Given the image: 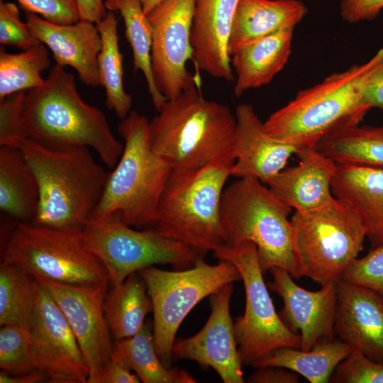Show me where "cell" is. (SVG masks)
<instances>
[{
    "instance_id": "484cf974",
    "label": "cell",
    "mask_w": 383,
    "mask_h": 383,
    "mask_svg": "<svg viewBox=\"0 0 383 383\" xmlns=\"http://www.w3.org/2000/svg\"><path fill=\"white\" fill-rule=\"evenodd\" d=\"M39 189L22 152L0 147V210L16 222L33 223L38 209Z\"/></svg>"
},
{
    "instance_id": "d6986e66",
    "label": "cell",
    "mask_w": 383,
    "mask_h": 383,
    "mask_svg": "<svg viewBox=\"0 0 383 383\" xmlns=\"http://www.w3.org/2000/svg\"><path fill=\"white\" fill-rule=\"evenodd\" d=\"M334 331L352 349L383 363V299L367 287L340 279L336 283Z\"/></svg>"
},
{
    "instance_id": "ffe728a7",
    "label": "cell",
    "mask_w": 383,
    "mask_h": 383,
    "mask_svg": "<svg viewBox=\"0 0 383 383\" xmlns=\"http://www.w3.org/2000/svg\"><path fill=\"white\" fill-rule=\"evenodd\" d=\"M26 16L31 33L51 51L56 65L74 69L86 85H99L97 59L101 38L95 23L80 20L58 24L30 12Z\"/></svg>"
},
{
    "instance_id": "7bdbcfd3",
    "label": "cell",
    "mask_w": 383,
    "mask_h": 383,
    "mask_svg": "<svg viewBox=\"0 0 383 383\" xmlns=\"http://www.w3.org/2000/svg\"><path fill=\"white\" fill-rule=\"evenodd\" d=\"M363 99L370 109L377 107L383 110V61L370 77Z\"/></svg>"
},
{
    "instance_id": "f546056e",
    "label": "cell",
    "mask_w": 383,
    "mask_h": 383,
    "mask_svg": "<svg viewBox=\"0 0 383 383\" xmlns=\"http://www.w3.org/2000/svg\"><path fill=\"white\" fill-rule=\"evenodd\" d=\"M96 25L101 38L97 59L99 85L104 88L107 108L122 119L130 113L133 99L124 87L123 55L115 12L109 11Z\"/></svg>"
},
{
    "instance_id": "9a60e30c",
    "label": "cell",
    "mask_w": 383,
    "mask_h": 383,
    "mask_svg": "<svg viewBox=\"0 0 383 383\" xmlns=\"http://www.w3.org/2000/svg\"><path fill=\"white\" fill-rule=\"evenodd\" d=\"M57 304L78 341L89 369L88 383H96L111 361L113 346L104 302L109 283L81 286L35 277Z\"/></svg>"
},
{
    "instance_id": "cb8c5ba5",
    "label": "cell",
    "mask_w": 383,
    "mask_h": 383,
    "mask_svg": "<svg viewBox=\"0 0 383 383\" xmlns=\"http://www.w3.org/2000/svg\"><path fill=\"white\" fill-rule=\"evenodd\" d=\"M295 27H287L262 37L237 50L231 56L236 74L234 94L271 82L284 68L292 52Z\"/></svg>"
},
{
    "instance_id": "f6af8a7d",
    "label": "cell",
    "mask_w": 383,
    "mask_h": 383,
    "mask_svg": "<svg viewBox=\"0 0 383 383\" xmlns=\"http://www.w3.org/2000/svg\"><path fill=\"white\" fill-rule=\"evenodd\" d=\"M80 19L95 24L106 15V8L103 0H76Z\"/></svg>"
},
{
    "instance_id": "6da1fadb",
    "label": "cell",
    "mask_w": 383,
    "mask_h": 383,
    "mask_svg": "<svg viewBox=\"0 0 383 383\" xmlns=\"http://www.w3.org/2000/svg\"><path fill=\"white\" fill-rule=\"evenodd\" d=\"M22 133L45 145L91 148L111 169L123 149L104 112L81 98L74 76L57 65L42 86L26 93Z\"/></svg>"
},
{
    "instance_id": "7402d4cb",
    "label": "cell",
    "mask_w": 383,
    "mask_h": 383,
    "mask_svg": "<svg viewBox=\"0 0 383 383\" xmlns=\"http://www.w3.org/2000/svg\"><path fill=\"white\" fill-rule=\"evenodd\" d=\"M296 166L284 168L267 184L282 203L295 211L320 208L333 197L332 181L337 164L314 146L301 148Z\"/></svg>"
},
{
    "instance_id": "8992f818",
    "label": "cell",
    "mask_w": 383,
    "mask_h": 383,
    "mask_svg": "<svg viewBox=\"0 0 383 383\" xmlns=\"http://www.w3.org/2000/svg\"><path fill=\"white\" fill-rule=\"evenodd\" d=\"M149 121L131 111L118 126L124 144L121 155L108 177L100 201L91 219L118 213L135 228H149L172 167L152 149ZM89 220V221H90Z\"/></svg>"
},
{
    "instance_id": "7c38bea8",
    "label": "cell",
    "mask_w": 383,
    "mask_h": 383,
    "mask_svg": "<svg viewBox=\"0 0 383 383\" xmlns=\"http://www.w3.org/2000/svg\"><path fill=\"white\" fill-rule=\"evenodd\" d=\"M213 255L233 264L243 282L245 313L233 323L243 365H251L279 348H300L299 335L285 326L274 309L259 265L256 245L251 242L235 247L221 245Z\"/></svg>"
},
{
    "instance_id": "277c9868",
    "label": "cell",
    "mask_w": 383,
    "mask_h": 383,
    "mask_svg": "<svg viewBox=\"0 0 383 383\" xmlns=\"http://www.w3.org/2000/svg\"><path fill=\"white\" fill-rule=\"evenodd\" d=\"M149 122L153 151L172 170L233 157L235 116L225 104L206 99L195 85L167 99Z\"/></svg>"
},
{
    "instance_id": "5bb4252c",
    "label": "cell",
    "mask_w": 383,
    "mask_h": 383,
    "mask_svg": "<svg viewBox=\"0 0 383 383\" xmlns=\"http://www.w3.org/2000/svg\"><path fill=\"white\" fill-rule=\"evenodd\" d=\"M29 329L35 367L46 374L49 382H87L89 369L76 336L57 304L40 283Z\"/></svg>"
},
{
    "instance_id": "b9f144b4",
    "label": "cell",
    "mask_w": 383,
    "mask_h": 383,
    "mask_svg": "<svg viewBox=\"0 0 383 383\" xmlns=\"http://www.w3.org/2000/svg\"><path fill=\"white\" fill-rule=\"evenodd\" d=\"M245 379L249 383H298L299 374L282 367L264 366L255 368Z\"/></svg>"
},
{
    "instance_id": "30bf717a",
    "label": "cell",
    "mask_w": 383,
    "mask_h": 383,
    "mask_svg": "<svg viewBox=\"0 0 383 383\" xmlns=\"http://www.w3.org/2000/svg\"><path fill=\"white\" fill-rule=\"evenodd\" d=\"M153 311V339L162 363L170 367L172 348L182 322L203 299L213 295L228 283L241 279L231 262L216 265L199 259L191 267L167 271L150 266L140 270Z\"/></svg>"
},
{
    "instance_id": "3957f363",
    "label": "cell",
    "mask_w": 383,
    "mask_h": 383,
    "mask_svg": "<svg viewBox=\"0 0 383 383\" xmlns=\"http://www.w3.org/2000/svg\"><path fill=\"white\" fill-rule=\"evenodd\" d=\"M382 61L381 48L365 63L333 73L299 91L264 122L267 133L301 148L315 146L333 131L358 125L370 109L363 99L365 89Z\"/></svg>"
},
{
    "instance_id": "5b68a950",
    "label": "cell",
    "mask_w": 383,
    "mask_h": 383,
    "mask_svg": "<svg viewBox=\"0 0 383 383\" xmlns=\"http://www.w3.org/2000/svg\"><path fill=\"white\" fill-rule=\"evenodd\" d=\"M235 158L172 170L149 229L182 242L204 257L223 245L221 201Z\"/></svg>"
},
{
    "instance_id": "ac0fdd59",
    "label": "cell",
    "mask_w": 383,
    "mask_h": 383,
    "mask_svg": "<svg viewBox=\"0 0 383 383\" xmlns=\"http://www.w3.org/2000/svg\"><path fill=\"white\" fill-rule=\"evenodd\" d=\"M234 113L235 162L231 174L238 179H256L267 184L300 148L270 136L251 105L239 104Z\"/></svg>"
},
{
    "instance_id": "f1b7e54d",
    "label": "cell",
    "mask_w": 383,
    "mask_h": 383,
    "mask_svg": "<svg viewBox=\"0 0 383 383\" xmlns=\"http://www.w3.org/2000/svg\"><path fill=\"white\" fill-rule=\"evenodd\" d=\"M152 308L146 284L139 274H130L106 296L104 311L112 335L120 340L138 333Z\"/></svg>"
},
{
    "instance_id": "7dc6e473",
    "label": "cell",
    "mask_w": 383,
    "mask_h": 383,
    "mask_svg": "<svg viewBox=\"0 0 383 383\" xmlns=\"http://www.w3.org/2000/svg\"><path fill=\"white\" fill-rule=\"evenodd\" d=\"M144 13L148 15L156 6L165 0H140Z\"/></svg>"
},
{
    "instance_id": "9c48e42d",
    "label": "cell",
    "mask_w": 383,
    "mask_h": 383,
    "mask_svg": "<svg viewBox=\"0 0 383 383\" xmlns=\"http://www.w3.org/2000/svg\"><path fill=\"white\" fill-rule=\"evenodd\" d=\"M2 262L14 263L35 277L67 284L109 283L105 267L84 241L82 227L16 222L4 244Z\"/></svg>"
},
{
    "instance_id": "1f68e13d",
    "label": "cell",
    "mask_w": 383,
    "mask_h": 383,
    "mask_svg": "<svg viewBox=\"0 0 383 383\" xmlns=\"http://www.w3.org/2000/svg\"><path fill=\"white\" fill-rule=\"evenodd\" d=\"M106 9L118 11L125 24V33L133 52V70L140 71L148 85L152 103L159 111L166 97L158 90L151 66L152 28L140 0H105Z\"/></svg>"
},
{
    "instance_id": "e575fe53",
    "label": "cell",
    "mask_w": 383,
    "mask_h": 383,
    "mask_svg": "<svg viewBox=\"0 0 383 383\" xmlns=\"http://www.w3.org/2000/svg\"><path fill=\"white\" fill-rule=\"evenodd\" d=\"M0 367L9 374L35 370L29 327L3 325L0 330Z\"/></svg>"
},
{
    "instance_id": "52a82bcc",
    "label": "cell",
    "mask_w": 383,
    "mask_h": 383,
    "mask_svg": "<svg viewBox=\"0 0 383 383\" xmlns=\"http://www.w3.org/2000/svg\"><path fill=\"white\" fill-rule=\"evenodd\" d=\"M291 211L260 181L238 178L225 187L221 197L223 245L251 242L257 247L263 274L280 267L299 279L288 218Z\"/></svg>"
},
{
    "instance_id": "ba28073f",
    "label": "cell",
    "mask_w": 383,
    "mask_h": 383,
    "mask_svg": "<svg viewBox=\"0 0 383 383\" xmlns=\"http://www.w3.org/2000/svg\"><path fill=\"white\" fill-rule=\"evenodd\" d=\"M290 221L299 277L321 285L342 279L367 238L359 216L334 196L320 208L295 211Z\"/></svg>"
},
{
    "instance_id": "e0dca14e",
    "label": "cell",
    "mask_w": 383,
    "mask_h": 383,
    "mask_svg": "<svg viewBox=\"0 0 383 383\" xmlns=\"http://www.w3.org/2000/svg\"><path fill=\"white\" fill-rule=\"evenodd\" d=\"M270 272L272 281L267 286L282 298L279 315L289 330L299 335L300 349L309 350L322 340L335 338L336 283L309 291L296 284L282 268L272 267Z\"/></svg>"
},
{
    "instance_id": "d6a6232c",
    "label": "cell",
    "mask_w": 383,
    "mask_h": 383,
    "mask_svg": "<svg viewBox=\"0 0 383 383\" xmlns=\"http://www.w3.org/2000/svg\"><path fill=\"white\" fill-rule=\"evenodd\" d=\"M39 283L21 267L1 262L0 266V324L29 327Z\"/></svg>"
},
{
    "instance_id": "2e32d148",
    "label": "cell",
    "mask_w": 383,
    "mask_h": 383,
    "mask_svg": "<svg viewBox=\"0 0 383 383\" xmlns=\"http://www.w3.org/2000/svg\"><path fill=\"white\" fill-rule=\"evenodd\" d=\"M233 289V283H228L212 295L211 313L206 324L194 335L174 341L172 356L213 368L224 383H243V363L230 313Z\"/></svg>"
},
{
    "instance_id": "8d00e7d4",
    "label": "cell",
    "mask_w": 383,
    "mask_h": 383,
    "mask_svg": "<svg viewBox=\"0 0 383 383\" xmlns=\"http://www.w3.org/2000/svg\"><path fill=\"white\" fill-rule=\"evenodd\" d=\"M341 279L367 287L383 299V245L372 248L364 257L355 259Z\"/></svg>"
},
{
    "instance_id": "74e56055",
    "label": "cell",
    "mask_w": 383,
    "mask_h": 383,
    "mask_svg": "<svg viewBox=\"0 0 383 383\" xmlns=\"http://www.w3.org/2000/svg\"><path fill=\"white\" fill-rule=\"evenodd\" d=\"M0 43L23 50L40 43L27 23L21 20L17 6L2 0L0 1Z\"/></svg>"
},
{
    "instance_id": "4316f807",
    "label": "cell",
    "mask_w": 383,
    "mask_h": 383,
    "mask_svg": "<svg viewBox=\"0 0 383 383\" xmlns=\"http://www.w3.org/2000/svg\"><path fill=\"white\" fill-rule=\"evenodd\" d=\"M351 350L350 345L334 338L318 343L309 350L290 347L277 348L255 360L251 366L282 367L296 372L310 383H327Z\"/></svg>"
},
{
    "instance_id": "4dcf8cb0",
    "label": "cell",
    "mask_w": 383,
    "mask_h": 383,
    "mask_svg": "<svg viewBox=\"0 0 383 383\" xmlns=\"http://www.w3.org/2000/svg\"><path fill=\"white\" fill-rule=\"evenodd\" d=\"M314 147L336 164L383 167V126L357 125L339 129Z\"/></svg>"
},
{
    "instance_id": "ee69618b",
    "label": "cell",
    "mask_w": 383,
    "mask_h": 383,
    "mask_svg": "<svg viewBox=\"0 0 383 383\" xmlns=\"http://www.w3.org/2000/svg\"><path fill=\"white\" fill-rule=\"evenodd\" d=\"M137 374L123 365L110 361L102 370L96 383H139Z\"/></svg>"
},
{
    "instance_id": "603a6c76",
    "label": "cell",
    "mask_w": 383,
    "mask_h": 383,
    "mask_svg": "<svg viewBox=\"0 0 383 383\" xmlns=\"http://www.w3.org/2000/svg\"><path fill=\"white\" fill-rule=\"evenodd\" d=\"M331 189L359 216L372 247L383 245V167L337 164Z\"/></svg>"
},
{
    "instance_id": "83f0119b",
    "label": "cell",
    "mask_w": 383,
    "mask_h": 383,
    "mask_svg": "<svg viewBox=\"0 0 383 383\" xmlns=\"http://www.w3.org/2000/svg\"><path fill=\"white\" fill-rule=\"evenodd\" d=\"M111 360L133 370L143 383H194L186 371L167 367L159 357L153 339L152 326L145 321L135 335L117 340Z\"/></svg>"
},
{
    "instance_id": "d590c367",
    "label": "cell",
    "mask_w": 383,
    "mask_h": 383,
    "mask_svg": "<svg viewBox=\"0 0 383 383\" xmlns=\"http://www.w3.org/2000/svg\"><path fill=\"white\" fill-rule=\"evenodd\" d=\"M329 382L383 383V363L376 362L357 349L337 366Z\"/></svg>"
},
{
    "instance_id": "ab89813d",
    "label": "cell",
    "mask_w": 383,
    "mask_h": 383,
    "mask_svg": "<svg viewBox=\"0 0 383 383\" xmlns=\"http://www.w3.org/2000/svg\"><path fill=\"white\" fill-rule=\"evenodd\" d=\"M26 12L35 13L58 24H72L80 21L76 0H18Z\"/></svg>"
},
{
    "instance_id": "44dd1931",
    "label": "cell",
    "mask_w": 383,
    "mask_h": 383,
    "mask_svg": "<svg viewBox=\"0 0 383 383\" xmlns=\"http://www.w3.org/2000/svg\"><path fill=\"white\" fill-rule=\"evenodd\" d=\"M239 0H196L191 31L192 60L213 77L234 80L228 45Z\"/></svg>"
},
{
    "instance_id": "8fae6325",
    "label": "cell",
    "mask_w": 383,
    "mask_h": 383,
    "mask_svg": "<svg viewBox=\"0 0 383 383\" xmlns=\"http://www.w3.org/2000/svg\"><path fill=\"white\" fill-rule=\"evenodd\" d=\"M82 234L87 247L105 267L111 287L148 267L170 264L184 270L204 258L188 245L155 231L133 228L118 213L89 221Z\"/></svg>"
},
{
    "instance_id": "60d3db41",
    "label": "cell",
    "mask_w": 383,
    "mask_h": 383,
    "mask_svg": "<svg viewBox=\"0 0 383 383\" xmlns=\"http://www.w3.org/2000/svg\"><path fill=\"white\" fill-rule=\"evenodd\" d=\"M383 9V0H342L340 14L342 18L353 23L374 20Z\"/></svg>"
},
{
    "instance_id": "836d02e7",
    "label": "cell",
    "mask_w": 383,
    "mask_h": 383,
    "mask_svg": "<svg viewBox=\"0 0 383 383\" xmlns=\"http://www.w3.org/2000/svg\"><path fill=\"white\" fill-rule=\"evenodd\" d=\"M46 46L43 43L19 53L0 52V100L15 93L42 86L41 72L50 66Z\"/></svg>"
},
{
    "instance_id": "d4e9b609",
    "label": "cell",
    "mask_w": 383,
    "mask_h": 383,
    "mask_svg": "<svg viewBox=\"0 0 383 383\" xmlns=\"http://www.w3.org/2000/svg\"><path fill=\"white\" fill-rule=\"evenodd\" d=\"M306 13L299 0H239L228 40L230 56L272 33L295 27Z\"/></svg>"
},
{
    "instance_id": "f35d334b",
    "label": "cell",
    "mask_w": 383,
    "mask_h": 383,
    "mask_svg": "<svg viewBox=\"0 0 383 383\" xmlns=\"http://www.w3.org/2000/svg\"><path fill=\"white\" fill-rule=\"evenodd\" d=\"M26 91L0 100V146H10L23 137L22 116Z\"/></svg>"
},
{
    "instance_id": "bcb514c9",
    "label": "cell",
    "mask_w": 383,
    "mask_h": 383,
    "mask_svg": "<svg viewBox=\"0 0 383 383\" xmlns=\"http://www.w3.org/2000/svg\"><path fill=\"white\" fill-rule=\"evenodd\" d=\"M46 380L48 381L46 374L38 369L15 375L10 374L4 371L0 372L1 383H38Z\"/></svg>"
},
{
    "instance_id": "7a4b0ae2",
    "label": "cell",
    "mask_w": 383,
    "mask_h": 383,
    "mask_svg": "<svg viewBox=\"0 0 383 383\" xmlns=\"http://www.w3.org/2000/svg\"><path fill=\"white\" fill-rule=\"evenodd\" d=\"M10 147L22 152L38 184L39 204L33 223L70 228L88 223L108 177L89 148L52 147L25 137Z\"/></svg>"
},
{
    "instance_id": "4fadbf2b",
    "label": "cell",
    "mask_w": 383,
    "mask_h": 383,
    "mask_svg": "<svg viewBox=\"0 0 383 383\" xmlns=\"http://www.w3.org/2000/svg\"><path fill=\"white\" fill-rule=\"evenodd\" d=\"M196 0H165L147 16L152 33L151 66L155 84L167 99L193 86L199 76L187 68L192 60L191 31Z\"/></svg>"
}]
</instances>
